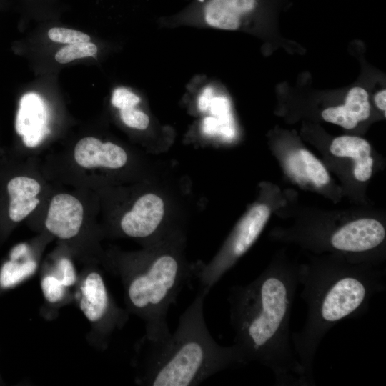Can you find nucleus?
Masks as SVG:
<instances>
[{
    "mask_svg": "<svg viewBox=\"0 0 386 386\" xmlns=\"http://www.w3.org/2000/svg\"><path fill=\"white\" fill-rule=\"evenodd\" d=\"M46 120V113L42 99L33 93L23 96L19 103L15 127L27 147L37 146L49 133Z\"/></svg>",
    "mask_w": 386,
    "mask_h": 386,
    "instance_id": "9",
    "label": "nucleus"
},
{
    "mask_svg": "<svg viewBox=\"0 0 386 386\" xmlns=\"http://www.w3.org/2000/svg\"><path fill=\"white\" fill-rule=\"evenodd\" d=\"M139 102L140 99L136 94L124 88L115 89L112 96V104L120 109L134 107Z\"/></svg>",
    "mask_w": 386,
    "mask_h": 386,
    "instance_id": "21",
    "label": "nucleus"
},
{
    "mask_svg": "<svg viewBox=\"0 0 386 386\" xmlns=\"http://www.w3.org/2000/svg\"><path fill=\"white\" fill-rule=\"evenodd\" d=\"M212 96V89L207 88L199 99V107L202 111H205L210 106Z\"/></svg>",
    "mask_w": 386,
    "mask_h": 386,
    "instance_id": "22",
    "label": "nucleus"
},
{
    "mask_svg": "<svg viewBox=\"0 0 386 386\" xmlns=\"http://www.w3.org/2000/svg\"><path fill=\"white\" fill-rule=\"evenodd\" d=\"M74 159L79 165L85 168L103 167L117 169L126 164L127 155L117 144L102 143L99 139L89 137L77 142L74 149Z\"/></svg>",
    "mask_w": 386,
    "mask_h": 386,
    "instance_id": "10",
    "label": "nucleus"
},
{
    "mask_svg": "<svg viewBox=\"0 0 386 386\" xmlns=\"http://www.w3.org/2000/svg\"><path fill=\"white\" fill-rule=\"evenodd\" d=\"M385 236V228L380 221L361 218L342 225L330 237L328 245L333 250L361 259L362 256L367 257V253L377 250L383 244Z\"/></svg>",
    "mask_w": 386,
    "mask_h": 386,
    "instance_id": "6",
    "label": "nucleus"
},
{
    "mask_svg": "<svg viewBox=\"0 0 386 386\" xmlns=\"http://www.w3.org/2000/svg\"><path fill=\"white\" fill-rule=\"evenodd\" d=\"M120 117L126 125L138 129H145L149 123V117L134 107L120 109Z\"/></svg>",
    "mask_w": 386,
    "mask_h": 386,
    "instance_id": "20",
    "label": "nucleus"
},
{
    "mask_svg": "<svg viewBox=\"0 0 386 386\" xmlns=\"http://www.w3.org/2000/svg\"><path fill=\"white\" fill-rule=\"evenodd\" d=\"M74 295L79 309L90 323L93 340L99 347L105 348L113 332L124 325L129 313L117 305L102 273L96 269L79 274Z\"/></svg>",
    "mask_w": 386,
    "mask_h": 386,
    "instance_id": "5",
    "label": "nucleus"
},
{
    "mask_svg": "<svg viewBox=\"0 0 386 386\" xmlns=\"http://www.w3.org/2000/svg\"><path fill=\"white\" fill-rule=\"evenodd\" d=\"M370 114L368 94L360 87H354L349 91L344 105L330 107L322 112L325 121L347 129L355 128L359 122L367 119Z\"/></svg>",
    "mask_w": 386,
    "mask_h": 386,
    "instance_id": "11",
    "label": "nucleus"
},
{
    "mask_svg": "<svg viewBox=\"0 0 386 386\" xmlns=\"http://www.w3.org/2000/svg\"><path fill=\"white\" fill-rule=\"evenodd\" d=\"M330 149L335 156L353 159V173L357 180L365 182L370 179L373 159L370 156L371 147L367 140L358 137L341 136L332 141Z\"/></svg>",
    "mask_w": 386,
    "mask_h": 386,
    "instance_id": "12",
    "label": "nucleus"
},
{
    "mask_svg": "<svg viewBox=\"0 0 386 386\" xmlns=\"http://www.w3.org/2000/svg\"><path fill=\"white\" fill-rule=\"evenodd\" d=\"M2 383H3V380H2L1 375L0 374V385H1Z\"/></svg>",
    "mask_w": 386,
    "mask_h": 386,
    "instance_id": "24",
    "label": "nucleus"
},
{
    "mask_svg": "<svg viewBox=\"0 0 386 386\" xmlns=\"http://www.w3.org/2000/svg\"><path fill=\"white\" fill-rule=\"evenodd\" d=\"M256 0H209L206 4L205 20L213 27L235 30L240 17L254 9Z\"/></svg>",
    "mask_w": 386,
    "mask_h": 386,
    "instance_id": "14",
    "label": "nucleus"
},
{
    "mask_svg": "<svg viewBox=\"0 0 386 386\" xmlns=\"http://www.w3.org/2000/svg\"><path fill=\"white\" fill-rule=\"evenodd\" d=\"M43 296L47 303L61 305L68 302L70 290L65 287L54 274L44 271L40 280Z\"/></svg>",
    "mask_w": 386,
    "mask_h": 386,
    "instance_id": "15",
    "label": "nucleus"
},
{
    "mask_svg": "<svg viewBox=\"0 0 386 386\" xmlns=\"http://www.w3.org/2000/svg\"><path fill=\"white\" fill-rule=\"evenodd\" d=\"M48 36L53 41L67 44L88 42L90 40V36L83 32L61 27L50 29Z\"/></svg>",
    "mask_w": 386,
    "mask_h": 386,
    "instance_id": "19",
    "label": "nucleus"
},
{
    "mask_svg": "<svg viewBox=\"0 0 386 386\" xmlns=\"http://www.w3.org/2000/svg\"><path fill=\"white\" fill-rule=\"evenodd\" d=\"M112 270L122 283L127 310L144 323L143 337L152 341L167 339L171 334L167 321L169 309L194 279L193 266L177 252L163 250L121 259Z\"/></svg>",
    "mask_w": 386,
    "mask_h": 386,
    "instance_id": "4",
    "label": "nucleus"
},
{
    "mask_svg": "<svg viewBox=\"0 0 386 386\" xmlns=\"http://www.w3.org/2000/svg\"><path fill=\"white\" fill-rule=\"evenodd\" d=\"M83 214V207L78 199L68 194H59L50 202L45 226L57 237L71 239L79 232Z\"/></svg>",
    "mask_w": 386,
    "mask_h": 386,
    "instance_id": "8",
    "label": "nucleus"
},
{
    "mask_svg": "<svg viewBox=\"0 0 386 386\" xmlns=\"http://www.w3.org/2000/svg\"><path fill=\"white\" fill-rule=\"evenodd\" d=\"M97 52V47L91 42L68 44L55 54V59L61 64L69 63L74 59L93 56Z\"/></svg>",
    "mask_w": 386,
    "mask_h": 386,
    "instance_id": "17",
    "label": "nucleus"
},
{
    "mask_svg": "<svg viewBox=\"0 0 386 386\" xmlns=\"http://www.w3.org/2000/svg\"><path fill=\"white\" fill-rule=\"evenodd\" d=\"M46 271L54 274L65 287L69 290L76 287L79 274H77L74 265L70 259L61 257L54 266L48 268Z\"/></svg>",
    "mask_w": 386,
    "mask_h": 386,
    "instance_id": "18",
    "label": "nucleus"
},
{
    "mask_svg": "<svg viewBox=\"0 0 386 386\" xmlns=\"http://www.w3.org/2000/svg\"><path fill=\"white\" fill-rule=\"evenodd\" d=\"M299 285L300 267L280 259L252 282L232 287L228 295L233 345L245 365L269 369L278 386H308L290 331Z\"/></svg>",
    "mask_w": 386,
    "mask_h": 386,
    "instance_id": "1",
    "label": "nucleus"
},
{
    "mask_svg": "<svg viewBox=\"0 0 386 386\" xmlns=\"http://www.w3.org/2000/svg\"><path fill=\"white\" fill-rule=\"evenodd\" d=\"M376 106L381 110L385 112L386 109V90L378 92L375 96Z\"/></svg>",
    "mask_w": 386,
    "mask_h": 386,
    "instance_id": "23",
    "label": "nucleus"
},
{
    "mask_svg": "<svg viewBox=\"0 0 386 386\" xmlns=\"http://www.w3.org/2000/svg\"><path fill=\"white\" fill-rule=\"evenodd\" d=\"M299 154L307 175L316 185L322 186L329 182L330 176L326 169L315 156L305 149H301Z\"/></svg>",
    "mask_w": 386,
    "mask_h": 386,
    "instance_id": "16",
    "label": "nucleus"
},
{
    "mask_svg": "<svg viewBox=\"0 0 386 386\" xmlns=\"http://www.w3.org/2000/svg\"><path fill=\"white\" fill-rule=\"evenodd\" d=\"M40 190L39 183L30 177L19 176L9 182V217L11 221H21L36 207L39 203L36 196Z\"/></svg>",
    "mask_w": 386,
    "mask_h": 386,
    "instance_id": "13",
    "label": "nucleus"
},
{
    "mask_svg": "<svg viewBox=\"0 0 386 386\" xmlns=\"http://www.w3.org/2000/svg\"><path fill=\"white\" fill-rule=\"evenodd\" d=\"M209 292L199 288L167 339L152 341L142 337L137 342L133 360L137 384L197 385L219 372L245 365L234 345L222 346L210 335L204 317Z\"/></svg>",
    "mask_w": 386,
    "mask_h": 386,
    "instance_id": "3",
    "label": "nucleus"
},
{
    "mask_svg": "<svg viewBox=\"0 0 386 386\" xmlns=\"http://www.w3.org/2000/svg\"><path fill=\"white\" fill-rule=\"evenodd\" d=\"M164 214V204L161 197L149 193L139 197L120 221L122 232L137 239L152 237L159 229Z\"/></svg>",
    "mask_w": 386,
    "mask_h": 386,
    "instance_id": "7",
    "label": "nucleus"
},
{
    "mask_svg": "<svg viewBox=\"0 0 386 386\" xmlns=\"http://www.w3.org/2000/svg\"><path fill=\"white\" fill-rule=\"evenodd\" d=\"M385 276L370 263L343 259L300 267L301 297L307 312L304 326L291 340L308 386L315 385V358L326 334L340 322L365 313L371 298L385 290Z\"/></svg>",
    "mask_w": 386,
    "mask_h": 386,
    "instance_id": "2",
    "label": "nucleus"
}]
</instances>
